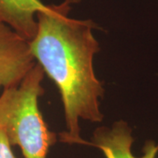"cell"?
Listing matches in <instances>:
<instances>
[{"mask_svg":"<svg viewBox=\"0 0 158 158\" xmlns=\"http://www.w3.org/2000/svg\"><path fill=\"white\" fill-rule=\"evenodd\" d=\"M70 6L63 2L47 6L36 15L37 32L29 41L36 63L56 84L62 98L66 131L59 135L68 144L88 145L81 135L79 120L101 122L99 99L103 83L97 78L93 59L99 44L91 19L69 17Z\"/></svg>","mask_w":158,"mask_h":158,"instance_id":"cell-1","label":"cell"},{"mask_svg":"<svg viewBox=\"0 0 158 158\" xmlns=\"http://www.w3.org/2000/svg\"><path fill=\"white\" fill-rule=\"evenodd\" d=\"M44 71L38 63L17 87L4 90L0 96V128L11 146H19L25 158H47L57 141L39 108L44 94Z\"/></svg>","mask_w":158,"mask_h":158,"instance_id":"cell-2","label":"cell"},{"mask_svg":"<svg viewBox=\"0 0 158 158\" xmlns=\"http://www.w3.org/2000/svg\"><path fill=\"white\" fill-rule=\"evenodd\" d=\"M35 64L29 41L0 22V89L19 86Z\"/></svg>","mask_w":158,"mask_h":158,"instance_id":"cell-3","label":"cell"},{"mask_svg":"<svg viewBox=\"0 0 158 158\" xmlns=\"http://www.w3.org/2000/svg\"><path fill=\"white\" fill-rule=\"evenodd\" d=\"M133 142L131 127L126 121L118 120L110 127L97 128L88 145L100 149L106 158H156L158 146L154 141L146 142L141 156H135L133 154Z\"/></svg>","mask_w":158,"mask_h":158,"instance_id":"cell-4","label":"cell"},{"mask_svg":"<svg viewBox=\"0 0 158 158\" xmlns=\"http://www.w3.org/2000/svg\"><path fill=\"white\" fill-rule=\"evenodd\" d=\"M47 6L40 0H0V22L31 41L37 32L36 15Z\"/></svg>","mask_w":158,"mask_h":158,"instance_id":"cell-5","label":"cell"},{"mask_svg":"<svg viewBox=\"0 0 158 158\" xmlns=\"http://www.w3.org/2000/svg\"><path fill=\"white\" fill-rule=\"evenodd\" d=\"M0 158H17L12 152L11 144L2 128H0Z\"/></svg>","mask_w":158,"mask_h":158,"instance_id":"cell-6","label":"cell"},{"mask_svg":"<svg viewBox=\"0 0 158 158\" xmlns=\"http://www.w3.org/2000/svg\"><path fill=\"white\" fill-rule=\"evenodd\" d=\"M82 0H64L63 3L67 6H71V5H76V4H78L80 3Z\"/></svg>","mask_w":158,"mask_h":158,"instance_id":"cell-7","label":"cell"}]
</instances>
